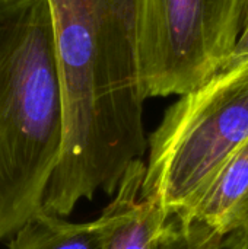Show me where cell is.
Segmentation results:
<instances>
[{"label": "cell", "mask_w": 248, "mask_h": 249, "mask_svg": "<svg viewBox=\"0 0 248 249\" xmlns=\"http://www.w3.org/2000/svg\"><path fill=\"white\" fill-rule=\"evenodd\" d=\"M63 98V143L42 210L67 217L113 196L148 149L140 0H48Z\"/></svg>", "instance_id": "cell-1"}, {"label": "cell", "mask_w": 248, "mask_h": 249, "mask_svg": "<svg viewBox=\"0 0 248 249\" xmlns=\"http://www.w3.org/2000/svg\"><path fill=\"white\" fill-rule=\"evenodd\" d=\"M61 143L48 0H0V244L42 210Z\"/></svg>", "instance_id": "cell-2"}, {"label": "cell", "mask_w": 248, "mask_h": 249, "mask_svg": "<svg viewBox=\"0 0 248 249\" xmlns=\"http://www.w3.org/2000/svg\"><path fill=\"white\" fill-rule=\"evenodd\" d=\"M248 140V61L184 93L148 139L142 198L177 216Z\"/></svg>", "instance_id": "cell-3"}, {"label": "cell", "mask_w": 248, "mask_h": 249, "mask_svg": "<svg viewBox=\"0 0 248 249\" xmlns=\"http://www.w3.org/2000/svg\"><path fill=\"white\" fill-rule=\"evenodd\" d=\"M248 0H140L139 50L146 98L184 95L232 54Z\"/></svg>", "instance_id": "cell-4"}, {"label": "cell", "mask_w": 248, "mask_h": 249, "mask_svg": "<svg viewBox=\"0 0 248 249\" xmlns=\"http://www.w3.org/2000/svg\"><path fill=\"white\" fill-rule=\"evenodd\" d=\"M200 223L224 238V249L248 244V140L228 159L203 194L175 216Z\"/></svg>", "instance_id": "cell-5"}, {"label": "cell", "mask_w": 248, "mask_h": 249, "mask_svg": "<svg viewBox=\"0 0 248 249\" xmlns=\"http://www.w3.org/2000/svg\"><path fill=\"white\" fill-rule=\"evenodd\" d=\"M146 165L134 160L126 171L114 200L98 217L102 249H159L170 216L155 201L142 198Z\"/></svg>", "instance_id": "cell-6"}, {"label": "cell", "mask_w": 248, "mask_h": 249, "mask_svg": "<svg viewBox=\"0 0 248 249\" xmlns=\"http://www.w3.org/2000/svg\"><path fill=\"white\" fill-rule=\"evenodd\" d=\"M7 249H102L99 220L72 223L41 210L9 241Z\"/></svg>", "instance_id": "cell-7"}, {"label": "cell", "mask_w": 248, "mask_h": 249, "mask_svg": "<svg viewBox=\"0 0 248 249\" xmlns=\"http://www.w3.org/2000/svg\"><path fill=\"white\" fill-rule=\"evenodd\" d=\"M159 249H224V238L200 223L184 222L171 216Z\"/></svg>", "instance_id": "cell-8"}, {"label": "cell", "mask_w": 248, "mask_h": 249, "mask_svg": "<svg viewBox=\"0 0 248 249\" xmlns=\"http://www.w3.org/2000/svg\"><path fill=\"white\" fill-rule=\"evenodd\" d=\"M244 249H248V244H247V245H246V248H244Z\"/></svg>", "instance_id": "cell-9"}]
</instances>
